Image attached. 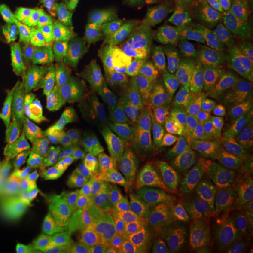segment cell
<instances>
[{
    "label": "cell",
    "instance_id": "6da1fadb",
    "mask_svg": "<svg viewBox=\"0 0 253 253\" xmlns=\"http://www.w3.org/2000/svg\"><path fill=\"white\" fill-rule=\"evenodd\" d=\"M121 188L132 205L147 206L165 199L172 187L167 163L152 154L142 152L135 163L119 175Z\"/></svg>",
    "mask_w": 253,
    "mask_h": 253
},
{
    "label": "cell",
    "instance_id": "7a4b0ae2",
    "mask_svg": "<svg viewBox=\"0 0 253 253\" xmlns=\"http://www.w3.org/2000/svg\"><path fill=\"white\" fill-rule=\"evenodd\" d=\"M175 102L172 84L166 76L149 73L136 86L135 100L126 125L136 132L153 136L160 118Z\"/></svg>",
    "mask_w": 253,
    "mask_h": 253
},
{
    "label": "cell",
    "instance_id": "3957f363",
    "mask_svg": "<svg viewBox=\"0 0 253 253\" xmlns=\"http://www.w3.org/2000/svg\"><path fill=\"white\" fill-rule=\"evenodd\" d=\"M155 150L174 163L183 176L194 185L210 162L199 132L190 119L183 120L165 143Z\"/></svg>",
    "mask_w": 253,
    "mask_h": 253
},
{
    "label": "cell",
    "instance_id": "277c9868",
    "mask_svg": "<svg viewBox=\"0 0 253 253\" xmlns=\"http://www.w3.org/2000/svg\"><path fill=\"white\" fill-rule=\"evenodd\" d=\"M27 194L24 206V235L32 238L46 253L50 231L48 212L53 189L43 163L36 162L27 173Z\"/></svg>",
    "mask_w": 253,
    "mask_h": 253
},
{
    "label": "cell",
    "instance_id": "5b68a950",
    "mask_svg": "<svg viewBox=\"0 0 253 253\" xmlns=\"http://www.w3.org/2000/svg\"><path fill=\"white\" fill-rule=\"evenodd\" d=\"M96 133L62 128L53 139L43 163L52 187L70 178L95 141Z\"/></svg>",
    "mask_w": 253,
    "mask_h": 253
},
{
    "label": "cell",
    "instance_id": "8992f818",
    "mask_svg": "<svg viewBox=\"0 0 253 253\" xmlns=\"http://www.w3.org/2000/svg\"><path fill=\"white\" fill-rule=\"evenodd\" d=\"M48 228L51 233L73 246L94 242L85 231L84 214L81 204L64 186L54 187L50 193Z\"/></svg>",
    "mask_w": 253,
    "mask_h": 253
},
{
    "label": "cell",
    "instance_id": "52a82bcc",
    "mask_svg": "<svg viewBox=\"0 0 253 253\" xmlns=\"http://www.w3.org/2000/svg\"><path fill=\"white\" fill-rule=\"evenodd\" d=\"M21 100L23 130L27 145L45 157L51 148L54 135L46 121L40 86L25 85L21 91Z\"/></svg>",
    "mask_w": 253,
    "mask_h": 253
},
{
    "label": "cell",
    "instance_id": "ba28073f",
    "mask_svg": "<svg viewBox=\"0 0 253 253\" xmlns=\"http://www.w3.org/2000/svg\"><path fill=\"white\" fill-rule=\"evenodd\" d=\"M108 120L104 92L73 94L64 118V127L89 129L103 126Z\"/></svg>",
    "mask_w": 253,
    "mask_h": 253
},
{
    "label": "cell",
    "instance_id": "9c48e42d",
    "mask_svg": "<svg viewBox=\"0 0 253 253\" xmlns=\"http://www.w3.org/2000/svg\"><path fill=\"white\" fill-rule=\"evenodd\" d=\"M235 38V29L229 19H201L187 22L178 31L177 46L204 50Z\"/></svg>",
    "mask_w": 253,
    "mask_h": 253
},
{
    "label": "cell",
    "instance_id": "30bf717a",
    "mask_svg": "<svg viewBox=\"0 0 253 253\" xmlns=\"http://www.w3.org/2000/svg\"><path fill=\"white\" fill-rule=\"evenodd\" d=\"M111 137L106 126H101L96 133L95 141L83 157L72 178L83 176L86 180L87 190H96L106 178L111 170Z\"/></svg>",
    "mask_w": 253,
    "mask_h": 253
},
{
    "label": "cell",
    "instance_id": "8fae6325",
    "mask_svg": "<svg viewBox=\"0 0 253 253\" xmlns=\"http://www.w3.org/2000/svg\"><path fill=\"white\" fill-rule=\"evenodd\" d=\"M92 192V216L100 222L116 221L132 206L121 188L119 175L112 170L104 181Z\"/></svg>",
    "mask_w": 253,
    "mask_h": 253
},
{
    "label": "cell",
    "instance_id": "7c38bea8",
    "mask_svg": "<svg viewBox=\"0 0 253 253\" xmlns=\"http://www.w3.org/2000/svg\"><path fill=\"white\" fill-rule=\"evenodd\" d=\"M227 96L228 92L209 88L197 101L196 111L206 126L210 152L228 142L225 130Z\"/></svg>",
    "mask_w": 253,
    "mask_h": 253
},
{
    "label": "cell",
    "instance_id": "4fadbf2b",
    "mask_svg": "<svg viewBox=\"0 0 253 253\" xmlns=\"http://www.w3.org/2000/svg\"><path fill=\"white\" fill-rule=\"evenodd\" d=\"M105 51L109 82H138L152 73L145 55L127 51L118 42L110 41Z\"/></svg>",
    "mask_w": 253,
    "mask_h": 253
},
{
    "label": "cell",
    "instance_id": "5bb4252c",
    "mask_svg": "<svg viewBox=\"0 0 253 253\" xmlns=\"http://www.w3.org/2000/svg\"><path fill=\"white\" fill-rule=\"evenodd\" d=\"M225 130L227 141L234 145L252 147L253 144V110L241 96L228 92Z\"/></svg>",
    "mask_w": 253,
    "mask_h": 253
},
{
    "label": "cell",
    "instance_id": "9a60e30c",
    "mask_svg": "<svg viewBox=\"0 0 253 253\" xmlns=\"http://www.w3.org/2000/svg\"><path fill=\"white\" fill-rule=\"evenodd\" d=\"M111 170L118 175L126 172L142 153L143 141L126 122L115 124L110 131Z\"/></svg>",
    "mask_w": 253,
    "mask_h": 253
},
{
    "label": "cell",
    "instance_id": "2e32d148",
    "mask_svg": "<svg viewBox=\"0 0 253 253\" xmlns=\"http://www.w3.org/2000/svg\"><path fill=\"white\" fill-rule=\"evenodd\" d=\"M181 226L208 249L215 248L213 228L206 209L203 208L190 190H183L180 194Z\"/></svg>",
    "mask_w": 253,
    "mask_h": 253
},
{
    "label": "cell",
    "instance_id": "e0dca14e",
    "mask_svg": "<svg viewBox=\"0 0 253 253\" xmlns=\"http://www.w3.org/2000/svg\"><path fill=\"white\" fill-rule=\"evenodd\" d=\"M202 51L189 46H177L172 50L169 80L176 87H186L200 81L207 73Z\"/></svg>",
    "mask_w": 253,
    "mask_h": 253
},
{
    "label": "cell",
    "instance_id": "ac0fdd59",
    "mask_svg": "<svg viewBox=\"0 0 253 253\" xmlns=\"http://www.w3.org/2000/svg\"><path fill=\"white\" fill-rule=\"evenodd\" d=\"M195 186L216 212L219 228H222L231 216L236 201L232 191L216 175L210 162Z\"/></svg>",
    "mask_w": 253,
    "mask_h": 253
},
{
    "label": "cell",
    "instance_id": "d6986e66",
    "mask_svg": "<svg viewBox=\"0 0 253 253\" xmlns=\"http://www.w3.org/2000/svg\"><path fill=\"white\" fill-rule=\"evenodd\" d=\"M113 27L118 43L127 51L145 55V26L128 6H112Z\"/></svg>",
    "mask_w": 253,
    "mask_h": 253
},
{
    "label": "cell",
    "instance_id": "ffe728a7",
    "mask_svg": "<svg viewBox=\"0 0 253 253\" xmlns=\"http://www.w3.org/2000/svg\"><path fill=\"white\" fill-rule=\"evenodd\" d=\"M27 175L22 180L14 181V190L7 207L2 225L1 236L6 240L11 253H16L21 247L24 233V206L27 194Z\"/></svg>",
    "mask_w": 253,
    "mask_h": 253
},
{
    "label": "cell",
    "instance_id": "44dd1931",
    "mask_svg": "<svg viewBox=\"0 0 253 253\" xmlns=\"http://www.w3.org/2000/svg\"><path fill=\"white\" fill-rule=\"evenodd\" d=\"M253 77V44L247 46L234 63L225 71L216 75H210L207 84V90L217 88L231 92L241 87Z\"/></svg>",
    "mask_w": 253,
    "mask_h": 253
},
{
    "label": "cell",
    "instance_id": "7402d4cb",
    "mask_svg": "<svg viewBox=\"0 0 253 253\" xmlns=\"http://www.w3.org/2000/svg\"><path fill=\"white\" fill-rule=\"evenodd\" d=\"M155 231L149 218L144 213L131 217L124 227L117 242L101 253H129L136 247L152 242Z\"/></svg>",
    "mask_w": 253,
    "mask_h": 253
},
{
    "label": "cell",
    "instance_id": "603a6c76",
    "mask_svg": "<svg viewBox=\"0 0 253 253\" xmlns=\"http://www.w3.org/2000/svg\"><path fill=\"white\" fill-rule=\"evenodd\" d=\"M138 82H109L104 94L109 119L114 123H125L134 103Z\"/></svg>",
    "mask_w": 253,
    "mask_h": 253
},
{
    "label": "cell",
    "instance_id": "cb8c5ba5",
    "mask_svg": "<svg viewBox=\"0 0 253 253\" xmlns=\"http://www.w3.org/2000/svg\"><path fill=\"white\" fill-rule=\"evenodd\" d=\"M247 46L244 40L234 38L204 49L202 51V58L209 76L225 71L244 52Z\"/></svg>",
    "mask_w": 253,
    "mask_h": 253
},
{
    "label": "cell",
    "instance_id": "d4e9b609",
    "mask_svg": "<svg viewBox=\"0 0 253 253\" xmlns=\"http://www.w3.org/2000/svg\"><path fill=\"white\" fill-rule=\"evenodd\" d=\"M40 92L47 124L54 134L64 128V118L73 93L65 90L60 84L41 85Z\"/></svg>",
    "mask_w": 253,
    "mask_h": 253
},
{
    "label": "cell",
    "instance_id": "484cf974",
    "mask_svg": "<svg viewBox=\"0 0 253 253\" xmlns=\"http://www.w3.org/2000/svg\"><path fill=\"white\" fill-rule=\"evenodd\" d=\"M5 65L15 86L27 84L38 70L36 54L29 45L13 46L5 53Z\"/></svg>",
    "mask_w": 253,
    "mask_h": 253
},
{
    "label": "cell",
    "instance_id": "4316f807",
    "mask_svg": "<svg viewBox=\"0 0 253 253\" xmlns=\"http://www.w3.org/2000/svg\"><path fill=\"white\" fill-rule=\"evenodd\" d=\"M29 46L36 54L39 70V84L55 86L60 84L63 73L65 59L64 54H57L54 51L32 40Z\"/></svg>",
    "mask_w": 253,
    "mask_h": 253
},
{
    "label": "cell",
    "instance_id": "83f0119b",
    "mask_svg": "<svg viewBox=\"0 0 253 253\" xmlns=\"http://www.w3.org/2000/svg\"><path fill=\"white\" fill-rule=\"evenodd\" d=\"M213 163L220 172L253 169V149L229 142L211 152Z\"/></svg>",
    "mask_w": 253,
    "mask_h": 253
},
{
    "label": "cell",
    "instance_id": "f1b7e54d",
    "mask_svg": "<svg viewBox=\"0 0 253 253\" xmlns=\"http://www.w3.org/2000/svg\"><path fill=\"white\" fill-rule=\"evenodd\" d=\"M220 231L227 246H253V232L246 217L241 197L236 201L231 216Z\"/></svg>",
    "mask_w": 253,
    "mask_h": 253
},
{
    "label": "cell",
    "instance_id": "f546056e",
    "mask_svg": "<svg viewBox=\"0 0 253 253\" xmlns=\"http://www.w3.org/2000/svg\"><path fill=\"white\" fill-rule=\"evenodd\" d=\"M65 66L60 80V85L65 90L73 93H88V92H103L95 88L83 64L75 57L69 54H64Z\"/></svg>",
    "mask_w": 253,
    "mask_h": 253
},
{
    "label": "cell",
    "instance_id": "4dcf8cb0",
    "mask_svg": "<svg viewBox=\"0 0 253 253\" xmlns=\"http://www.w3.org/2000/svg\"><path fill=\"white\" fill-rule=\"evenodd\" d=\"M86 22L84 18H68L59 32L45 42L43 45L57 54L73 53L79 33Z\"/></svg>",
    "mask_w": 253,
    "mask_h": 253
},
{
    "label": "cell",
    "instance_id": "1f68e13d",
    "mask_svg": "<svg viewBox=\"0 0 253 253\" xmlns=\"http://www.w3.org/2000/svg\"><path fill=\"white\" fill-rule=\"evenodd\" d=\"M75 58L84 67L92 85L98 90L104 92V88L109 84L105 49L89 52Z\"/></svg>",
    "mask_w": 253,
    "mask_h": 253
},
{
    "label": "cell",
    "instance_id": "d6a6232c",
    "mask_svg": "<svg viewBox=\"0 0 253 253\" xmlns=\"http://www.w3.org/2000/svg\"><path fill=\"white\" fill-rule=\"evenodd\" d=\"M0 26L9 43L15 47L29 45L34 40L29 28H27L18 16L9 9L0 10Z\"/></svg>",
    "mask_w": 253,
    "mask_h": 253
},
{
    "label": "cell",
    "instance_id": "836d02e7",
    "mask_svg": "<svg viewBox=\"0 0 253 253\" xmlns=\"http://www.w3.org/2000/svg\"><path fill=\"white\" fill-rule=\"evenodd\" d=\"M67 20L68 18L65 17L39 14L32 19L29 31L38 42L44 43L59 32Z\"/></svg>",
    "mask_w": 253,
    "mask_h": 253
},
{
    "label": "cell",
    "instance_id": "e575fe53",
    "mask_svg": "<svg viewBox=\"0 0 253 253\" xmlns=\"http://www.w3.org/2000/svg\"><path fill=\"white\" fill-rule=\"evenodd\" d=\"M106 44L107 42L102 33L98 29L91 27L86 22L77 38L74 50V57H78L82 54L93 51L103 50L106 48Z\"/></svg>",
    "mask_w": 253,
    "mask_h": 253
},
{
    "label": "cell",
    "instance_id": "d590c367",
    "mask_svg": "<svg viewBox=\"0 0 253 253\" xmlns=\"http://www.w3.org/2000/svg\"><path fill=\"white\" fill-rule=\"evenodd\" d=\"M85 5L88 13L94 19L100 29L111 34L114 30L112 19V6L108 0H79Z\"/></svg>",
    "mask_w": 253,
    "mask_h": 253
},
{
    "label": "cell",
    "instance_id": "8d00e7d4",
    "mask_svg": "<svg viewBox=\"0 0 253 253\" xmlns=\"http://www.w3.org/2000/svg\"><path fill=\"white\" fill-rule=\"evenodd\" d=\"M159 0H138L133 7L136 18L141 22L146 21L151 17Z\"/></svg>",
    "mask_w": 253,
    "mask_h": 253
},
{
    "label": "cell",
    "instance_id": "74e56055",
    "mask_svg": "<svg viewBox=\"0 0 253 253\" xmlns=\"http://www.w3.org/2000/svg\"><path fill=\"white\" fill-rule=\"evenodd\" d=\"M46 253H76L64 245L59 238L50 232Z\"/></svg>",
    "mask_w": 253,
    "mask_h": 253
},
{
    "label": "cell",
    "instance_id": "f35d334b",
    "mask_svg": "<svg viewBox=\"0 0 253 253\" xmlns=\"http://www.w3.org/2000/svg\"><path fill=\"white\" fill-rule=\"evenodd\" d=\"M243 203H244L245 212H246V217L248 219V222L250 226L252 228L253 232V193L252 190L246 191L243 195L240 196Z\"/></svg>",
    "mask_w": 253,
    "mask_h": 253
},
{
    "label": "cell",
    "instance_id": "ab89813d",
    "mask_svg": "<svg viewBox=\"0 0 253 253\" xmlns=\"http://www.w3.org/2000/svg\"><path fill=\"white\" fill-rule=\"evenodd\" d=\"M217 253H253V246H218L216 249Z\"/></svg>",
    "mask_w": 253,
    "mask_h": 253
},
{
    "label": "cell",
    "instance_id": "60d3db41",
    "mask_svg": "<svg viewBox=\"0 0 253 253\" xmlns=\"http://www.w3.org/2000/svg\"><path fill=\"white\" fill-rule=\"evenodd\" d=\"M16 253H43L42 251L41 250V248L39 247V245L36 242L28 237L25 236V240L23 245H21L18 252Z\"/></svg>",
    "mask_w": 253,
    "mask_h": 253
},
{
    "label": "cell",
    "instance_id": "b9f144b4",
    "mask_svg": "<svg viewBox=\"0 0 253 253\" xmlns=\"http://www.w3.org/2000/svg\"><path fill=\"white\" fill-rule=\"evenodd\" d=\"M241 98L244 100L246 104L253 110V83H250L241 90Z\"/></svg>",
    "mask_w": 253,
    "mask_h": 253
},
{
    "label": "cell",
    "instance_id": "7bdbcfd3",
    "mask_svg": "<svg viewBox=\"0 0 253 253\" xmlns=\"http://www.w3.org/2000/svg\"><path fill=\"white\" fill-rule=\"evenodd\" d=\"M128 2H129V4H130L132 7H134V6H135L136 2H137V0H128Z\"/></svg>",
    "mask_w": 253,
    "mask_h": 253
},
{
    "label": "cell",
    "instance_id": "ee69618b",
    "mask_svg": "<svg viewBox=\"0 0 253 253\" xmlns=\"http://www.w3.org/2000/svg\"><path fill=\"white\" fill-rule=\"evenodd\" d=\"M2 235V227L0 226V235Z\"/></svg>",
    "mask_w": 253,
    "mask_h": 253
},
{
    "label": "cell",
    "instance_id": "f6af8a7d",
    "mask_svg": "<svg viewBox=\"0 0 253 253\" xmlns=\"http://www.w3.org/2000/svg\"><path fill=\"white\" fill-rule=\"evenodd\" d=\"M251 190H252V191H253V189H251Z\"/></svg>",
    "mask_w": 253,
    "mask_h": 253
},
{
    "label": "cell",
    "instance_id": "bcb514c9",
    "mask_svg": "<svg viewBox=\"0 0 253 253\" xmlns=\"http://www.w3.org/2000/svg\"><path fill=\"white\" fill-rule=\"evenodd\" d=\"M212 253V252H209V253Z\"/></svg>",
    "mask_w": 253,
    "mask_h": 253
},
{
    "label": "cell",
    "instance_id": "7dc6e473",
    "mask_svg": "<svg viewBox=\"0 0 253 253\" xmlns=\"http://www.w3.org/2000/svg\"><path fill=\"white\" fill-rule=\"evenodd\" d=\"M252 147H253V145H252Z\"/></svg>",
    "mask_w": 253,
    "mask_h": 253
},
{
    "label": "cell",
    "instance_id": "c3c4849f",
    "mask_svg": "<svg viewBox=\"0 0 253 253\" xmlns=\"http://www.w3.org/2000/svg\"></svg>",
    "mask_w": 253,
    "mask_h": 253
}]
</instances>
